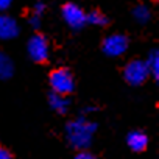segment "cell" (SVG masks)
I'll use <instances>...</instances> for the list:
<instances>
[{
	"mask_svg": "<svg viewBox=\"0 0 159 159\" xmlns=\"http://www.w3.org/2000/svg\"><path fill=\"white\" fill-rule=\"evenodd\" d=\"M97 125L86 117H78L76 120H72L66 128V136L69 143L76 150H84L91 145L92 137L95 134Z\"/></svg>",
	"mask_w": 159,
	"mask_h": 159,
	"instance_id": "6da1fadb",
	"label": "cell"
},
{
	"mask_svg": "<svg viewBox=\"0 0 159 159\" xmlns=\"http://www.w3.org/2000/svg\"><path fill=\"white\" fill-rule=\"evenodd\" d=\"M50 86L53 89V92L59 94V95H67L73 91L75 88V80L73 75L67 70V69H56L50 73Z\"/></svg>",
	"mask_w": 159,
	"mask_h": 159,
	"instance_id": "7a4b0ae2",
	"label": "cell"
},
{
	"mask_svg": "<svg viewBox=\"0 0 159 159\" xmlns=\"http://www.w3.org/2000/svg\"><path fill=\"white\" fill-rule=\"evenodd\" d=\"M148 75H150V72H148L147 62L142 59H133L123 69V76L126 80V83L131 86L143 84L145 80L148 78Z\"/></svg>",
	"mask_w": 159,
	"mask_h": 159,
	"instance_id": "3957f363",
	"label": "cell"
},
{
	"mask_svg": "<svg viewBox=\"0 0 159 159\" xmlns=\"http://www.w3.org/2000/svg\"><path fill=\"white\" fill-rule=\"evenodd\" d=\"M128 45H129V39L125 36V34H109L103 44H102V48L105 52V55L108 56H122L126 50H128Z\"/></svg>",
	"mask_w": 159,
	"mask_h": 159,
	"instance_id": "277c9868",
	"label": "cell"
},
{
	"mask_svg": "<svg viewBox=\"0 0 159 159\" xmlns=\"http://www.w3.org/2000/svg\"><path fill=\"white\" fill-rule=\"evenodd\" d=\"M61 14L64 17V22L73 30L83 28L86 24V13L75 3H66L61 10Z\"/></svg>",
	"mask_w": 159,
	"mask_h": 159,
	"instance_id": "5b68a950",
	"label": "cell"
},
{
	"mask_svg": "<svg viewBox=\"0 0 159 159\" xmlns=\"http://www.w3.org/2000/svg\"><path fill=\"white\" fill-rule=\"evenodd\" d=\"M48 42L45 39V36L42 34H34L30 38L28 41V55L34 62H44L48 58Z\"/></svg>",
	"mask_w": 159,
	"mask_h": 159,
	"instance_id": "8992f818",
	"label": "cell"
},
{
	"mask_svg": "<svg viewBox=\"0 0 159 159\" xmlns=\"http://www.w3.org/2000/svg\"><path fill=\"white\" fill-rule=\"evenodd\" d=\"M19 34V24L14 17L0 13V39L8 41Z\"/></svg>",
	"mask_w": 159,
	"mask_h": 159,
	"instance_id": "52a82bcc",
	"label": "cell"
},
{
	"mask_svg": "<svg viewBox=\"0 0 159 159\" xmlns=\"http://www.w3.org/2000/svg\"><path fill=\"white\" fill-rule=\"evenodd\" d=\"M126 143L133 151H143L148 145V137L142 131H131L126 137Z\"/></svg>",
	"mask_w": 159,
	"mask_h": 159,
	"instance_id": "ba28073f",
	"label": "cell"
},
{
	"mask_svg": "<svg viewBox=\"0 0 159 159\" xmlns=\"http://www.w3.org/2000/svg\"><path fill=\"white\" fill-rule=\"evenodd\" d=\"M14 73V64L11 58L0 50V80H10Z\"/></svg>",
	"mask_w": 159,
	"mask_h": 159,
	"instance_id": "9c48e42d",
	"label": "cell"
},
{
	"mask_svg": "<svg viewBox=\"0 0 159 159\" xmlns=\"http://www.w3.org/2000/svg\"><path fill=\"white\" fill-rule=\"evenodd\" d=\"M48 103H50L52 109H55V111L59 112V114H64V112H67V109H69V100L66 98V95H59V94H56V92H52V94H50Z\"/></svg>",
	"mask_w": 159,
	"mask_h": 159,
	"instance_id": "30bf717a",
	"label": "cell"
},
{
	"mask_svg": "<svg viewBox=\"0 0 159 159\" xmlns=\"http://www.w3.org/2000/svg\"><path fill=\"white\" fill-rule=\"evenodd\" d=\"M145 62H147L148 72L153 73L154 80H157L159 78V53H157V50L150 52V56H148V59Z\"/></svg>",
	"mask_w": 159,
	"mask_h": 159,
	"instance_id": "8fae6325",
	"label": "cell"
},
{
	"mask_svg": "<svg viewBox=\"0 0 159 159\" xmlns=\"http://www.w3.org/2000/svg\"><path fill=\"white\" fill-rule=\"evenodd\" d=\"M133 17L139 22V24H147L151 17V13H150V8L145 7V5H137L134 7L133 10Z\"/></svg>",
	"mask_w": 159,
	"mask_h": 159,
	"instance_id": "7c38bea8",
	"label": "cell"
},
{
	"mask_svg": "<svg viewBox=\"0 0 159 159\" xmlns=\"http://www.w3.org/2000/svg\"><path fill=\"white\" fill-rule=\"evenodd\" d=\"M86 22L92 24V25H98V27H103L108 24V19L105 14H102L100 11H91L89 14H86Z\"/></svg>",
	"mask_w": 159,
	"mask_h": 159,
	"instance_id": "4fadbf2b",
	"label": "cell"
},
{
	"mask_svg": "<svg viewBox=\"0 0 159 159\" xmlns=\"http://www.w3.org/2000/svg\"><path fill=\"white\" fill-rule=\"evenodd\" d=\"M73 159H95V156L92 154V153H89V151H84V150H81L80 151Z\"/></svg>",
	"mask_w": 159,
	"mask_h": 159,
	"instance_id": "5bb4252c",
	"label": "cell"
},
{
	"mask_svg": "<svg viewBox=\"0 0 159 159\" xmlns=\"http://www.w3.org/2000/svg\"><path fill=\"white\" fill-rule=\"evenodd\" d=\"M44 10H45V5H44L42 2H39V3H36V7H34V13H33V16H38V17H41V16L44 14Z\"/></svg>",
	"mask_w": 159,
	"mask_h": 159,
	"instance_id": "9a60e30c",
	"label": "cell"
},
{
	"mask_svg": "<svg viewBox=\"0 0 159 159\" xmlns=\"http://www.w3.org/2000/svg\"><path fill=\"white\" fill-rule=\"evenodd\" d=\"M11 3H13V0H0V13L7 11L11 7Z\"/></svg>",
	"mask_w": 159,
	"mask_h": 159,
	"instance_id": "2e32d148",
	"label": "cell"
},
{
	"mask_svg": "<svg viewBox=\"0 0 159 159\" xmlns=\"http://www.w3.org/2000/svg\"><path fill=\"white\" fill-rule=\"evenodd\" d=\"M0 159H13V154H11L7 148L0 147Z\"/></svg>",
	"mask_w": 159,
	"mask_h": 159,
	"instance_id": "e0dca14e",
	"label": "cell"
},
{
	"mask_svg": "<svg viewBox=\"0 0 159 159\" xmlns=\"http://www.w3.org/2000/svg\"><path fill=\"white\" fill-rule=\"evenodd\" d=\"M30 22H31V25H33L34 28H39V27H41V17H38V16H33V14H31Z\"/></svg>",
	"mask_w": 159,
	"mask_h": 159,
	"instance_id": "ac0fdd59",
	"label": "cell"
}]
</instances>
